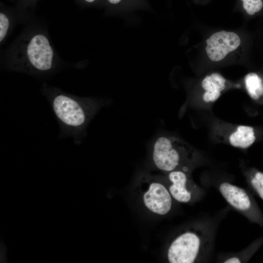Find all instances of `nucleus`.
I'll list each match as a JSON object with an SVG mask.
<instances>
[{"mask_svg":"<svg viewBox=\"0 0 263 263\" xmlns=\"http://www.w3.org/2000/svg\"><path fill=\"white\" fill-rule=\"evenodd\" d=\"M243 2V7L246 13L253 15L255 13L260 11L263 7V4L262 0H242Z\"/></svg>","mask_w":263,"mask_h":263,"instance_id":"ddd939ff","label":"nucleus"},{"mask_svg":"<svg viewBox=\"0 0 263 263\" xmlns=\"http://www.w3.org/2000/svg\"><path fill=\"white\" fill-rule=\"evenodd\" d=\"M211 233L204 227H191L180 232L169 243L166 252L170 263H192L202 261L211 242Z\"/></svg>","mask_w":263,"mask_h":263,"instance_id":"f03ea898","label":"nucleus"},{"mask_svg":"<svg viewBox=\"0 0 263 263\" xmlns=\"http://www.w3.org/2000/svg\"><path fill=\"white\" fill-rule=\"evenodd\" d=\"M142 198L144 206L152 213L165 215L172 206V197L167 185L154 178L146 182Z\"/></svg>","mask_w":263,"mask_h":263,"instance_id":"20e7f679","label":"nucleus"},{"mask_svg":"<svg viewBox=\"0 0 263 263\" xmlns=\"http://www.w3.org/2000/svg\"><path fill=\"white\" fill-rule=\"evenodd\" d=\"M166 174L168 188L177 202L192 203L202 194V190L192 180L189 171L178 169Z\"/></svg>","mask_w":263,"mask_h":263,"instance_id":"39448f33","label":"nucleus"},{"mask_svg":"<svg viewBox=\"0 0 263 263\" xmlns=\"http://www.w3.org/2000/svg\"><path fill=\"white\" fill-rule=\"evenodd\" d=\"M110 3L112 4H117L120 2L121 0H108Z\"/></svg>","mask_w":263,"mask_h":263,"instance_id":"2eb2a0df","label":"nucleus"},{"mask_svg":"<svg viewBox=\"0 0 263 263\" xmlns=\"http://www.w3.org/2000/svg\"><path fill=\"white\" fill-rule=\"evenodd\" d=\"M9 20L3 13H0V41L4 38L9 27Z\"/></svg>","mask_w":263,"mask_h":263,"instance_id":"4468645a","label":"nucleus"},{"mask_svg":"<svg viewBox=\"0 0 263 263\" xmlns=\"http://www.w3.org/2000/svg\"><path fill=\"white\" fill-rule=\"evenodd\" d=\"M246 90L249 96L254 100L259 99L263 95V81L256 73H250L244 77Z\"/></svg>","mask_w":263,"mask_h":263,"instance_id":"9b49d317","label":"nucleus"},{"mask_svg":"<svg viewBox=\"0 0 263 263\" xmlns=\"http://www.w3.org/2000/svg\"><path fill=\"white\" fill-rule=\"evenodd\" d=\"M249 183L259 196L263 200V173L256 171L250 178Z\"/></svg>","mask_w":263,"mask_h":263,"instance_id":"f8f14e48","label":"nucleus"},{"mask_svg":"<svg viewBox=\"0 0 263 263\" xmlns=\"http://www.w3.org/2000/svg\"><path fill=\"white\" fill-rule=\"evenodd\" d=\"M47 97L59 126L58 138L71 137L76 145L81 144L90 121L109 104L103 100L77 98L60 93Z\"/></svg>","mask_w":263,"mask_h":263,"instance_id":"f257e3e1","label":"nucleus"},{"mask_svg":"<svg viewBox=\"0 0 263 263\" xmlns=\"http://www.w3.org/2000/svg\"><path fill=\"white\" fill-rule=\"evenodd\" d=\"M219 190L231 207L241 213L249 215L248 213L252 207V203L245 189L225 182L220 185Z\"/></svg>","mask_w":263,"mask_h":263,"instance_id":"6e6552de","label":"nucleus"},{"mask_svg":"<svg viewBox=\"0 0 263 263\" xmlns=\"http://www.w3.org/2000/svg\"><path fill=\"white\" fill-rule=\"evenodd\" d=\"M87 2H93L95 0H85Z\"/></svg>","mask_w":263,"mask_h":263,"instance_id":"dca6fc26","label":"nucleus"},{"mask_svg":"<svg viewBox=\"0 0 263 263\" xmlns=\"http://www.w3.org/2000/svg\"><path fill=\"white\" fill-rule=\"evenodd\" d=\"M201 86L204 91L203 101L207 103H213L226 88L227 81L220 74L213 73L204 78Z\"/></svg>","mask_w":263,"mask_h":263,"instance_id":"1a4fd4ad","label":"nucleus"},{"mask_svg":"<svg viewBox=\"0 0 263 263\" xmlns=\"http://www.w3.org/2000/svg\"><path fill=\"white\" fill-rule=\"evenodd\" d=\"M256 140L254 129L250 126L239 125L229 135V143L233 147L246 149L251 146Z\"/></svg>","mask_w":263,"mask_h":263,"instance_id":"9d476101","label":"nucleus"},{"mask_svg":"<svg viewBox=\"0 0 263 263\" xmlns=\"http://www.w3.org/2000/svg\"><path fill=\"white\" fill-rule=\"evenodd\" d=\"M27 54L31 63L38 70L44 71L51 68L53 52L45 36H34L28 45Z\"/></svg>","mask_w":263,"mask_h":263,"instance_id":"0eeeda50","label":"nucleus"},{"mask_svg":"<svg viewBox=\"0 0 263 263\" xmlns=\"http://www.w3.org/2000/svg\"><path fill=\"white\" fill-rule=\"evenodd\" d=\"M193 148L184 140L175 136H161L152 149V160L156 169L165 173L182 169L190 171L194 161Z\"/></svg>","mask_w":263,"mask_h":263,"instance_id":"7ed1b4c3","label":"nucleus"},{"mask_svg":"<svg viewBox=\"0 0 263 263\" xmlns=\"http://www.w3.org/2000/svg\"><path fill=\"white\" fill-rule=\"evenodd\" d=\"M206 52L212 61L224 60L241 46V40L235 33L221 31L212 34L206 40Z\"/></svg>","mask_w":263,"mask_h":263,"instance_id":"423d86ee","label":"nucleus"}]
</instances>
